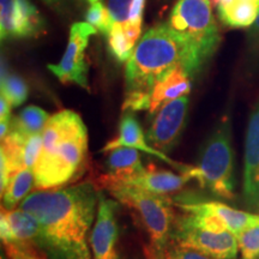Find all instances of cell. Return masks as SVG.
I'll return each mask as SVG.
<instances>
[{"label": "cell", "mask_w": 259, "mask_h": 259, "mask_svg": "<svg viewBox=\"0 0 259 259\" xmlns=\"http://www.w3.org/2000/svg\"><path fill=\"white\" fill-rule=\"evenodd\" d=\"M242 198L250 211L259 213V99L252 108L246 130Z\"/></svg>", "instance_id": "12"}, {"label": "cell", "mask_w": 259, "mask_h": 259, "mask_svg": "<svg viewBox=\"0 0 259 259\" xmlns=\"http://www.w3.org/2000/svg\"><path fill=\"white\" fill-rule=\"evenodd\" d=\"M112 196L137 213L150 238V252L157 259H164V251L170 240L174 216L173 203L167 196L156 194L131 185L106 187Z\"/></svg>", "instance_id": "5"}, {"label": "cell", "mask_w": 259, "mask_h": 259, "mask_svg": "<svg viewBox=\"0 0 259 259\" xmlns=\"http://www.w3.org/2000/svg\"><path fill=\"white\" fill-rule=\"evenodd\" d=\"M189 181H191L190 178L184 174H176L169 170L157 169L154 164H150L148 168H144L128 181H126L125 184H120V185L136 186L138 189L149 191V192L167 196V194L183 189ZM114 185H118V184H114Z\"/></svg>", "instance_id": "17"}, {"label": "cell", "mask_w": 259, "mask_h": 259, "mask_svg": "<svg viewBox=\"0 0 259 259\" xmlns=\"http://www.w3.org/2000/svg\"><path fill=\"white\" fill-rule=\"evenodd\" d=\"M2 95L11 103L12 107L23 105L28 97V87L17 74H3Z\"/></svg>", "instance_id": "24"}, {"label": "cell", "mask_w": 259, "mask_h": 259, "mask_svg": "<svg viewBox=\"0 0 259 259\" xmlns=\"http://www.w3.org/2000/svg\"><path fill=\"white\" fill-rule=\"evenodd\" d=\"M0 236L3 244H14L28 247L36 244L38 236V223L32 215L22 208H2L0 215Z\"/></svg>", "instance_id": "14"}, {"label": "cell", "mask_w": 259, "mask_h": 259, "mask_svg": "<svg viewBox=\"0 0 259 259\" xmlns=\"http://www.w3.org/2000/svg\"><path fill=\"white\" fill-rule=\"evenodd\" d=\"M236 236L240 254L239 259H257L259 257V215Z\"/></svg>", "instance_id": "23"}, {"label": "cell", "mask_w": 259, "mask_h": 259, "mask_svg": "<svg viewBox=\"0 0 259 259\" xmlns=\"http://www.w3.org/2000/svg\"><path fill=\"white\" fill-rule=\"evenodd\" d=\"M189 111V95L178 97L164 103L155 113L150 127L147 131V139L155 149L167 154L179 142L186 125Z\"/></svg>", "instance_id": "9"}, {"label": "cell", "mask_w": 259, "mask_h": 259, "mask_svg": "<svg viewBox=\"0 0 259 259\" xmlns=\"http://www.w3.org/2000/svg\"><path fill=\"white\" fill-rule=\"evenodd\" d=\"M89 3H92V4H95V3H97L99 2V0H88Z\"/></svg>", "instance_id": "36"}, {"label": "cell", "mask_w": 259, "mask_h": 259, "mask_svg": "<svg viewBox=\"0 0 259 259\" xmlns=\"http://www.w3.org/2000/svg\"><path fill=\"white\" fill-rule=\"evenodd\" d=\"M12 106L5 96L0 97V122H11L12 115H11Z\"/></svg>", "instance_id": "30"}, {"label": "cell", "mask_w": 259, "mask_h": 259, "mask_svg": "<svg viewBox=\"0 0 259 259\" xmlns=\"http://www.w3.org/2000/svg\"><path fill=\"white\" fill-rule=\"evenodd\" d=\"M231 127L228 119H223L203 145L198 163L196 166L187 164L181 173L223 199H232L235 193Z\"/></svg>", "instance_id": "4"}, {"label": "cell", "mask_w": 259, "mask_h": 259, "mask_svg": "<svg viewBox=\"0 0 259 259\" xmlns=\"http://www.w3.org/2000/svg\"><path fill=\"white\" fill-rule=\"evenodd\" d=\"M118 209V203L100 193L96 220L89 236L93 259H119Z\"/></svg>", "instance_id": "11"}, {"label": "cell", "mask_w": 259, "mask_h": 259, "mask_svg": "<svg viewBox=\"0 0 259 259\" xmlns=\"http://www.w3.org/2000/svg\"><path fill=\"white\" fill-rule=\"evenodd\" d=\"M164 259H215L210 255H206L202 252L193 250L187 246L180 245L178 242L169 241L166 251H164Z\"/></svg>", "instance_id": "26"}, {"label": "cell", "mask_w": 259, "mask_h": 259, "mask_svg": "<svg viewBox=\"0 0 259 259\" xmlns=\"http://www.w3.org/2000/svg\"><path fill=\"white\" fill-rule=\"evenodd\" d=\"M96 31L97 29L88 22H78L71 27L66 51L60 63L48 65V69L56 74L61 83H73L89 90V65L85 51L89 45V38L95 35Z\"/></svg>", "instance_id": "8"}, {"label": "cell", "mask_w": 259, "mask_h": 259, "mask_svg": "<svg viewBox=\"0 0 259 259\" xmlns=\"http://www.w3.org/2000/svg\"><path fill=\"white\" fill-rule=\"evenodd\" d=\"M145 0H134L132 2L131 9H130L128 21L136 24H142V18H143Z\"/></svg>", "instance_id": "29"}, {"label": "cell", "mask_w": 259, "mask_h": 259, "mask_svg": "<svg viewBox=\"0 0 259 259\" xmlns=\"http://www.w3.org/2000/svg\"><path fill=\"white\" fill-rule=\"evenodd\" d=\"M205 65L190 41L169 27L160 24L149 29L126 64L124 112L149 111L150 94L158 80L183 67L194 76Z\"/></svg>", "instance_id": "2"}, {"label": "cell", "mask_w": 259, "mask_h": 259, "mask_svg": "<svg viewBox=\"0 0 259 259\" xmlns=\"http://www.w3.org/2000/svg\"><path fill=\"white\" fill-rule=\"evenodd\" d=\"M147 254H148V259H157L156 257H155V255H154L153 253H151L150 251L147 252Z\"/></svg>", "instance_id": "33"}, {"label": "cell", "mask_w": 259, "mask_h": 259, "mask_svg": "<svg viewBox=\"0 0 259 259\" xmlns=\"http://www.w3.org/2000/svg\"><path fill=\"white\" fill-rule=\"evenodd\" d=\"M247 2H252V3H255V4L259 5V0H247Z\"/></svg>", "instance_id": "35"}, {"label": "cell", "mask_w": 259, "mask_h": 259, "mask_svg": "<svg viewBox=\"0 0 259 259\" xmlns=\"http://www.w3.org/2000/svg\"><path fill=\"white\" fill-rule=\"evenodd\" d=\"M220 2H221V0H211L212 4H215V5H219Z\"/></svg>", "instance_id": "34"}, {"label": "cell", "mask_w": 259, "mask_h": 259, "mask_svg": "<svg viewBox=\"0 0 259 259\" xmlns=\"http://www.w3.org/2000/svg\"><path fill=\"white\" fill-rule=\"evenodd\" d=\"M107 174L100 178L103 187L114 184H125L144 169L139 150L132 148H116L107 157Z\"/></svg>", "instance_id": "16"}, {"label": "cell", "mask_w": 259, "mask_h": 259, "mask_svg": "<svg viewBox=\"0 0 259 259\" xmlns=\"http://www.w3.org/2000/svg\"><path fill=\"white\" fill-rule=\"evenodd\" d=\"M259 15V5L247 0H233L219 5V16L231 28H247L254 23Z\"/></svg>", "instance_id": "20"}, {"label": "cell", "mask_w": 259, "mask_h": 259, "mask_svg": "<svg viewBox=\"0 0 259 259\" xmlns=\"http://www.w3.org/2000/svg\"><path fill=\"white\" fill-rule=\"evenodd\" d=\"M0 19L2 41L37 36L45 29L44 18L29 0H2Z\"/></svg>", "instance_id": "10"}, {"label": "cell", "mask_w": 259, "mask_h": 259, "mask_svg": "<svg viewBox=\"0 0 259 259\" xmlns=\"http://www.w3.org/2000/svg\"><path fill=\"white\" fill-rule=\"evenodd\" d=\"M134 0H109L108 10L111 12L113 21L118 23H124L128 21L130 9Z\"/></svg>", "instance_id": "27"}, {"label": "cell", "mask_w": 259, "mask_h": 259, "mask_svg": "<svg viewBox=\"0 0 259 259\" xmlns=\"http://www.w3.org/2000/svg\"><path fill=\"white\" fill-rule=\"evenodd\" d=\"M250 35L252 41H253L257 46H259V29H257V30H250Z\"/></svg>", "instance_id": "31"}, {"label": "cell", "mask_w": 259, "mask_h": 259, "mask_svg": "<svg viewBox=\"0 0 259 259\" xmlns=\"http://www.w3.org/2000/svg\"><path fill=\"white\" fill-rule=\"evenodd\" d=\"M32 186H35V173L32 168H23L12 176L3 192V206L5 209H15L16 205L28 196Z\"/></svg>", "instance_id": "21"}, {"label": "cell", "mask_w": 259, "mask_h": 259, "mask_svg": "<svg viewBox=\"0 0 259 259\" xmlns=\"http://www.w3.org/2000/svg\"><path fill=\"white\" fill-rule=\"evenodd\" d=\"M173 205L179 206L184 212H192V211H204L212 213V215L219 216L228 229L238 235L246 226L253 222L258 218L259 213L247 212L232 208L227 204L213 202V200H176Z\"/></svg>", "instance_id": "15"}, {"label": "cell", "mask_w": 259, "mask_h": 259, "mask_svg": "<svg viewBox=\"0 0 259 259\" xmlns=\"http://www.w3.org/2000/svg\"><path fill=\"white\" fill-rule=\"evenodd\" d=\"M85 19L88 23L92 24L93 27H95L102 34H105L106 36L109 34L113 24H114V21H113L109 10L106 9L102 3L100 2H97L90 6L85 15Z\"/></svg>", "instance_id": "25"}, {"label": "cell", "mask_w": 259, "mask_h": 259, "mask_svg": "<svg viewBox=\"0 0 259 259\" xmlns=\"http://www.w3.org/2000/svg\"><path fill=\"white\" fill-rule=\"evenodd\" d=\"M50 116L51 115L40 107L29 106L21 111L16 118H12L10 130H14L25 136L42 134Z\"/></svg>", "instance_id": "22"}, {"label": "cell", "mask_w": 259, "mask_h": 259, "mask_svg": "<svg viewBox=\"0 0 259 259\" xmlns=\"http://www.w3.org/2000/svg\"><path fill=\"white\" fill-rule=\"evenodd\" d=\"M187 246L215 259H238V236L234 233L213 231L194 225L186 215L176 218L170 233V240Z\"/></svg>", "instance_id": "7"}, {"label": "cell", "mask_w": 259, "mask_h": 259, "mask_svg": "<svg viewBox=\"0 0 259 259\" xmlns=\"http://www.w3.org/2000/svg\"><path fill=\"white\" fill-rule=\"evenodd\" d=\"M168 24L191 42L205 64L215 54L221 36L210 0H178Z\"/></svg>", "instance_id": "6"}, {"label": "cell", "mask_w": 259, "mask_h": 259, "mask_svg": "<svg viewBox=\"0 0 259 259\" xmlns=\"http://www.w3.org/2000/svg\"><path fill=\"white\" fill-rule=\"evenodd\" d=\"M100 193L90 181L28 194L19 208L38 223L36 245L48 259H93L88 233Z\"/></svg>", "instance_id": "1"}, {"label": "cell", "mask_w": 259, "mask_h": 259, "mask_svg": "<svg viewBox=\"0 0 259 259\" xmlns=\"http://www.w3.org/2000/svg\"><path fill=\"white\" fill-rule=\"evenodd\" d=\"M4 247L9 259H40L29 251L28 247H21L14 244H4Z\"/></svg>", "instance_id": "28"}, {"label": "cell", "mask_w": 259, "mask_h": 259, "mask_svg": "<svg viewBox=\"0 0 259 259\" xmlns=\"http://www.w3.org/2000/svg\"><path fill=\"white\" fill-rule=\"evenodd\" d=\"M121 147L137 149L139 151H143L145 154H149L151 155V156L160 158L161 161L166 162V163L173 166L176 169L179 170L180 173H183L187 166V164L171 160L167 154L162 153V151L155 149L150 143H148L147 136L144 135L141 125H139L136 116L132 114L131 112L125 113V114L122 115L120 124H119L118 136H116L114 139H112V141H109L108 143L103 147L102 151L103 153H109V151Z\"/></svg>", "instance_id": "13"}, {"label": "cell", "mask_w": 259, "mask_h": 259, "mask_svg": "<svg viewBox=\"0 0 259 259\" xmlns=\"http://www.w3.org/2000/svg\"><path fill=\"white\" fill-rule=\"evenodd\" d=\"M141 31L142 24L132 23L130 21H126L124 23L114 22L107 37H108L109 51L119 63H124L131 58Z\"/></svg>", "instance_id": "19"}, {"label": "cell", "mask_w": 259, "mask_h": 259, "mask_svg": "<svg viewBox=\"0 0 259 259\" xmlns=\"http://www.w3.org/2000/svg\"><path fill=\"white\" fill-rule=\"evenodd\" d=\"M257 259H259V257H258V258H257Z\"/></svg>", "instance_id": "37"}, {"label": "cell", "mask_w": 259, "mask_h": 259, "mask_svg": "<svg viewBox=\"0 0 259 259\" xmlns=\"http://www.w3.org/2000/svg\"><path fill=\"white\" fill-rule=\"evenodd\" d=\"M88 153V130L78 113L64 109L51 115L42 131L34 166L35 189L65 186L77 176Z\"/></svg>", "instance_id": "3"}, {"label": "cell", "mask_w": 259, "mask_h": 259, "mask_svg": "<svg viewBox=\"0 0 259 259\" xmlns=\"http://www.w3.org/2000/svg\"><path fill=\"white\" fill-rule=\"evenodd\" d=\"M191 92V74L183 67H178L155 84L150 94L149 113L155 114L164 103L189 95Z\"/></svg>", "instance_id": "18"}, {"label": "cell", "mask_w": 259, "mask_h": 259, "mask_svg": "<svg viewBox=\"0 0 259 259\" xmlns=\"http://www.w3.org/2000/svg\"><path fill=\"white\" fill-rule=\"evenodd\" d=\"M61 2H63V0H44V3H46L47 5H51V6L59 4Z\"/></svg>", "instance_id": "32"}]
</instances>
